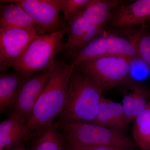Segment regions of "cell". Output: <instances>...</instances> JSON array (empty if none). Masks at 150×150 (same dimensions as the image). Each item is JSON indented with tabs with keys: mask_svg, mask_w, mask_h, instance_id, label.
I'll return each mask as SVG.
<instances>
[{
	"mask_svg": "<svg viewBox=\"0 0 150 150\" xmlns=\"http://www.w3.org/2000/svg\"><path fill=\"white\" fill-rule=\"evenodd\" d=\"M0 29L27 28L34 30L39 35L46 34L27 13L11 0L1 1Z\"/></svg>",
	"mask_w": 150,
	"mask_h": 150,
	"instance_id": "cell-10",
	"label": "cell"
},
{
	"mask_svg": "<svg viewBox=\"0 0 150 150\" xmlns=\"http://www.w3.org/2000/svg\"><path fill=\"white\" fill-rule=\"evenodd\" d=\"M50 69L25 79L19 89L14 111L28 120L49 79Z\"/></svg>",
	"mask_w": 150,
	"mask_h": 150,
	"instance_id": "cell-8",
	"label": "cell"
},
{
	"mask_svg": "<svg viewBox=\"0 0 150 150\" xmlns=\"http://www.w3.org/2000/svg\"><path fill=\"white\" fill-rule=\"evenodd\" d=\"M29 137L27 120L13 112L0 124V149H11L22 145Z\"/></svg>",
	"mask_w": 150,
	"mask_h": 150,
	"instance_id": "cell-11",
	"label": "cell"
},
{
	"mask_svg": "<svg viewBox=\"0 0 150 150\" xmlns=\"http://www.w3.org/2000/svg\"><path fill=\"white\" fill-rule=\"evenodd\" d=\"M150 19V0H138L122 4L112 12L109 22L114 27L127 28Z\"/></svg>",
	"mask_w": 150,
	"mask_h": 150,
	"instance_id": "cell-9",
	"label": "cell"
},
{
	"mask_svg": "<svg viewBox=\"0 0 150 150\" xmlns=\"http://www.w3.org/2000/svg\"><path fill=\"white\" fill-rule=\"evenodd\" d=\"M75 68L56 61L50 69L49 79L27 121L28 135L39 134L60 115L67 99L69 83Z\"/></svg>",
	"mask_w": 150,
	"mask_h": 150,
	"instance_id": "cell-1",
	"label": "cell"
},
{
	"mask_svg": "<svg viewBox=\"0 0 150 150\" xmlns=\"http://www.w3.org/2000/svg\"><path fill=\"white\" fill-rule=\"evenodd\" d=\"M24 10L45 33L58 31L64 23L61 18V0H11Z\"/></svg>",
	"mask_w": 150,
	"mask_h": 150,
	"instance_id": "cell-7",
	"label": "cell"
},
{
	"mask_svg": "<svg viewBox=\"0 0 150 150\" xmlns=\"http://www.w3.org/2000/svg\"><path fill=\"white\" fill-rule=\"evenodd\" d=\"M75 68L88 77L103 93L130 79L129 62L120 57L105 56L81 62Z\"/></svg>",
	"mask_w": 150,
	"mask_h": 150,
	"instance_id": "cell-5",
	"label": "cell"
},
{
	"mask_svg": "<svg viewBox=\"0 0 150 150\" xmlns=\"http://www.w3.org/2000/svg\"><path fill=\"white\" fill-rule=\"evenodd\" d=\"M66 141L97 146L134 150L136 144L124 132L91 123L78 122L61 125Z\"/></svg>",
	"mask_w": 150,
	"mask_h": 150,
	"instance_id": "cell-4",
	"label": "cell"
},
{
	"mask_svg": "<svg viewBox=\"0 0 150 150\" xmlns=\"http://www.w3.org/2000/svg\"><path fill=\"white\" fill-rule=\"evenodd\" d=\"M7 150H26L23 147V146H18L16 147L13 148V149H11Z\"/></svg>",
	"mask_w": 150,
	"mask_h": 150,
	"instance_id": "cell-25",
	"label": "cell"
},
{
	"mask_svg": "<svg viewBox=\"0 0 150 150\" xmlns=\"http://www.w3.org/2000/svg\"><path fill=\"white\" fill-rule=\"evenodd\" d=\"M64 137L52 124L38 134L30 150H62Z\"/></svg>",
	"mask_w": 150,
	"mask_h": 150,
	"instance_id": "cell-18",
	"label": "cell"
},
{
	"mask_svg": "<svg viewBox=\"0 0 150 150\" xmlns=\"http://www.w3.org/2000/svg\"><path fill=\"white\" fill-rule=\"evenodd\" d=\"M107 56L106 35H99L78 51L72 58L74 67L81 62L92 61Z\"/></svg>",
	"mask_w": 150,
	"mask_h": 150,
	"instance_id": "cell-16",
	"label": "cell"
},
{
	"mask_svg": "<svg viewBox=\"0 0 150 150\" xmlns=\"http://www.w3.org/2000/svg\"><path fill=\"white\" fill-rule=\"evenodd\" d=\"M66 150H121L122 148L97 146L66 141ZM126 150V149H125Z\"/></svg>",
	"mask_w": 150,
	"mask_h": 150,
	"instance_id": "cell-24",
	"label": "cell"
},
{
	"mask_svg": "<svg viewBox=\"0 0 150 150\" xmlns=\"http://www.w3.org/2000/svg\"><path fill=\"white\" fill-rule=\"evenodd\" d=\"M122 3L117 0H91L81 14L90 25L104 27L109 22L112 12Z\"/></svg>",
	"mask_w": 150,
	"mask_h": 150,
	"instance_id": "cell-12",
	"label": "cell"
},
{
	"mask_svg": "<svg viewBox=\"0 0 150 150\" xmlns=\"http://www.w3.org/2000/svg\"><path fill=\"white\" fill-rule=\"evenodd\" d=\"M89 23L80 13L67 22L68 38L63 45L62 51L66 56L72 59L77 50L83 36L89 27Z\"/></svg>",
	"mask_w": 150,
	"mask_h": 150,
	"instance_id": "cell-14",
	"label": "cell"
},
{
	"mask_svg": "<svg viewBox=\"0 0 150 150\" xmlns=\"http://www.w3.org/2000/svg\"><path fill=\"white\" fill-rule=\"evenodd\" d=\"M67 33L66 23L58 31L38 35L31 41L21 57L10 65L25 79L51 69L55 57L62 51V39Z\"/></svg>",
	"mask_w": 150,
	"mask_h": 150,
	"instance_id": "cell-3",
	"label": "cell"
},
{
	"mask_svg": "<svg viewBox=\"0 0 150 150\" xmlns=\"http://www.w3.org/2000/svg\"><path fill=\"white\" fill-rule=\"evenodd\" d=\"M132 92L134 96L133 104L134 121L137 116L144 110L148 100L146 92L141 87L135 86L133 87Z\"/></svg>",
	"mask_w": 150,
	"mask_h": 150,
	"instance_id": "cell-22",
	"label": "cell"
},
{
	"mask_svg": "<svg viewBox=\"0 0 150 150\" xmlns=\"http://www.w3.org/2000/svg\"><path fill=\"white\" fill-rule=\"evenodd\" d=\"M133 122L132 137L136 145L142 150H150V98Z\"/></svg>",
	"mask_w": 150,
	"mask_h": 150,
	"instance_id": "cell-15",
	"label": "cell"
},
{
	"mask_svg": "<svg viewBox=\"0 0 150 150\" xmlns=\"http://www.w3.org/2000/svg\"><path fill=\"white\" fill-rule=\"evenodd\" d=\"M103 28V27H100V26L90 25L88 29L83 36L78 46L77 50L76 53L94 39H95L99 35H101Z\"/></svg>",
	"mask_w": 150,
	"mask_h": 150,
	"instance_id": "cell-23",
	"label": "cell"
},
{
	"mask_svg": "<svg viewBox=\"0 0 150 150\" xmlns=\"http://www.w3.org/2000/svg\"><path fill=\"white\" fill-rule=\"evenodd\" d=\"M137 38L135 45L138 56L150 67V32L142 31Z\"/></svg>",
	"mask_w": 150,
	"mask_h": 150,
	"instance_id": "cell-21",
	"label": "cell"
},
{
	"mask_svg": "<svg viewBox=\"0 0 150 150\" xmlns=\"http://www.w3.org/2000/svg\"><path fill=\"white\" fill-rule=\"evenodd\" d=\"M34 30L27 28L0 29V70L1 73L19 59L28 46L38 35Z\"/></svg>",
	"mask_w": 150,
	"mask_h": 150,
	"instance_id": "cell-6",
	"label": "cell"
},
{
	"mask_svg": "<svg viewBox=\"0 0 150 150\" xmlns=\"http://www.w3.org/2000/svg\"><path fill=\"white\" fill-rule=\"evenodd\" d=\"M103 93L88 77L75 68L70 78L64 106L59 115L61 124L93 123Z\"/></svg>",
	"mask_w": 150,
	"mask_h": 150,
	"instance_id": "cell-2",
	"label": "cell"
},
{
	"mask_svg": "<svg viewBox=\"0 0 150 150\" xmlns=\"http://www.w3.org/2000/svg\"><path fill=\"white\" fill-rule=\"evenodd\" d=\"M108 100L102 97L96 117L92 123L118 131L117 125L109 110Z\"/></svg>",
	"mask_w": 150,
	"mask_h": 150,
	"instance_id": "cell-19",
	"label": "cell"
},
{
	"mask_svg": "<svg viewBox=\"0 0 150 150\" xmlns=\"http://www.w3.org/2000/svg\"><path fill=\"white\" fill-rule=\"evenodd\" d=\"M91 0H61V11L64 23L77 15L91 2Z\"/></svg>",
	"mask_w": 150,
	"mask_h": 150,
	"instance_id": "cell-20",
	"label": "cell"
},
{
	"mask_svg": "<svg viewBox=\"0 0 150 150\" xmlns=\"http://www.w3.org/2000/svg\"><path fill=\"white\" fill-rule=\"evenodd\" d=\"M24 78L14 71L13 73L1 72L0 74V112L2 114L16 102L20 86Z\"/></svg>",
	"mask_w": 150,
	"mask_h": 150,
	"instance_id": "cell-13",
	"label": "cell"
},
{
	"mask_svg": "<svg viewBox=\"0 0 150 150\" xmlns=\"http://www.w3.org/2000/svg\"><path fill=\"white\" fill-rule=\"evenodd\" d=\"M107 56L120 57L130 61L139 57L135 43L123 38L106 34Z\"/></svg>",
	"mask_w": 150,
	"mask_h": 150,
	"instance_id": "cell-17",
	"label": "cell"
},
{
	"mask_svg": "<svg viewBox=\"0 0 150 150\" xmlns=\"http://www.w3.org/2000/svg\"><path fill=\"white\" fill-rule=\"evenodd\" d=\"M127 150L123 149V150Z\"/></svg>",
	"mask_w": 150,
	"mask_h": 150,
	"instance_id": "cell-26",
	"label": "cell"
}]
</instances>
